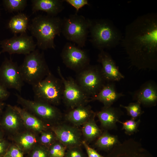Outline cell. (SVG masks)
Instances as JSON below:
<instances>
[{
  "label": "cell",
  "instance_id": "obj_9",
  "mask_svg": "<svg viewBox=\"0 0 157 157\" xmlns=\"http://www.w3.org/2000/svg\"><path fill=\"white\" fill-rule=\"evenodd\" d=\"M57 71L63 85L62 100L67 108L69 109H72L87 105L91 101L90 98L82 90L75 79L71 77H64L59 67H58Z\"/></svg>",
  "mask_w": 157,
  "mask_h": 157
},
{
  "label": "cell",
  "instance_id": "obj_13",
  "mask_svg": "<svg viewBox=\"0 0 157 157\" xmlns=\"http://www.w3.org/2000/svg\"><path fill=\"white\" fill-rule=\"evenodd\" d=\"M57 140L67 148L81 147L83 140L81 130L77 126L59 123L50 127Z\"/></svg>",
  "mask_w": 157,
  "mask_h": 157
},
{
  "label": "cell",
  "instance_id": "obj_10",
  "mask_svg": "<svg viewBox=\"0 0 157 157\" xmlns=\"http://www.w3.org/2000/svg\"><path fill=\"white\" fill-rule=\"evenodd\" d=\"M60 56L64 64L76 73L90 65V59L88 52L71 42L65 44Z\"/></svg>",
  "mask_w": 157,
  "mask_h": 157
},
{
  "label": "cell",
  "instance_id": "obj_36",
  "mask_svg": "<svg viewBox=\"0 0 157 157\" xmlns=\"http://www.w3.org/2000/svg\"><path fill=\"white\" fill-rule=\"evenodd\" d=\"M6 153L12 157H24L21 150L17 146H11L8 149Z\"/></svg>",
  "mask_w": 157,
  "mask_h": 157
},
{
  "label": "cell",
  "instance_id": "obj_11",
  "mask_svg": "<svg viewBox=\"0 0 157 157\" xmlns=\"http://www.w3.org/2000/svg\"><path fill=\"white\" fill-rule=\"evenodd\" d=\"M2 53L7 52L10 55L22 54L26 55L36 49V43L32 36L26 33L19 35L14 34L9 38L5 39L0 42Z\"/></svg>",
  "mask_w": 157,
  "mask_h": 157
},
{
  "label": "cell",
  "instance_id": "obj_43",
  "mask_svg": "<svg viewBox=\"0 0 157 157\" xmlns=\"http://www.w3.org/2000/svg\"><path fill=\"white\" fill-rule=\"evenodd\" d=\"M0 157H3V156Z\"/></svg>",
  "mask_w": 157,
  "mask_h": 157
},
{
  "label": "cell",
  "instance_id": "obj_42",
  "mask_svg": "<svg viewBox=\"0 0 157 157\" xmlns=\"http://www.w3.org/2000/svg\"><path fill=\"white\" fill-rule=\"evenodd\" d=\"M1 51H0V55L1 54Z\"/></svg>",
  "mask_w": 157,
  "mask_h": 157
},
{
  "label": "cell",
  "instance_id": "obj_20",
  "mask_svg": "<svg viewBox=\"0 0 157 157\" xmlns=\"http://www.w3.org/2000/svg\"><path fill=\"white\" fill-rule=\"evenodd\" d=\"M31 1L33 13L42 11L48 15L56 16L64 9L63 0H32Z\"/></svg>",
  "mask_w": 157,
  "mask_h": 157
},
{
  "label": "cell",
  "instance_id": "obj_2",
  "mask_svg": "<svg viewBox=\"0 0 157 157\" xmlns=\"http://www.w3.org/2000/svg\"><path fill=\"white\" fill-rule=\"evenodd\" d=\"M62 23V19L57 16L39 15L32 19L28 29L36 39L39 49H55L54 39L61 33Z\"/></svg>",
  "mask_w": 157,
  "mask_h": 157
},
{
  "label": "cell",
  "instance_id": "obj_26",
  "mask_svg": "<svg viewBox=\"0 0 157 157\" xmlns=\"http://www.w3.org/2000/svg\"><path fill=\"white\" fill-rule=\"evenodd\" d=\"M15 141L17 146L21 150H28L33 147L37 143L35 136L30 132L20 134L16 138Z\"/></svg>",
  "mask_w": 157,
  "mask_h": 157
},
{
  "label": "cell",
  "instance_id": "obj_17",
  "mask_svg": "<svg viewBox=\"0 0 157 157\" xmlns=\"http://www.w3.org/2000/svg\"><path fill=\"white\" fill-rule=\"evenodd\" d=\"M123 114L120 109L112 106H104L100 110L96 112V116L98 118L102 128L108 131L117 129V123Z\"/></svg>",
  "mask_w": 157,
  "mask_h": 157
},
{
  "label": "cell",
  "instance_id": "obj_32",
  "mask_svg": "<svg viewBox=\"0 0 157 157\" xmlns=\"http://www.w3.org/2000/svg\"><path fill=\"white\" fill-rule=\"evenodd\" d=\"M64 157H87L80 148L75 147L67 149Z\"/></svg>",
  "mask_w": 157,
  "mask_h": 157
},
{
  "label": "cell",
  "instance_id": "obj_5",
  "mask_svg": "<svg viewBox=\"0 0 157 157\" xmlns=\"http://www.w3.org/2000/svg\"><path fill=\"white\" fill-rule=\"evenodd\" d=\"M91 19L75 13L62 19L61 33L65 38L78 47L85 46L89 33Z\"/></svg>",
  "mask_w": 157,
  "mask_h": 157
},
{
  "label": "cell",
  "instance_id": "obj_28",
  "mask_svg": "<svg viewBox=\"0 0 157 157\" xmlns=\"http://www.w3.org/2000/svg\"><path fill=\"white\" fill-rule=\"evenodd\" d=\"M141 105L139 102L136 101L131 103L126 106L120 104V106L126 110L127 114L131 117V118L135 120L144 113L142 109Z\"/></svg>",
  "mask_w": 157,
  "mask_h": 157
},
{
  "label": "cell",
  "instance_id": "obj_34",
  "mask_svg": "<svg viewBox=\"0 0 157 157\" xmlns=\"http://www.w3.org/2000/svg\"><path fill=\"white\" fill-rule=\"evenodd\" d=\"M64 1L75 8L76 13L84 6L89 5L87 0H65Z\"/></svg>",
  "mask_w": 157,
  "mask_h": 157
},
{
  "label": "cell",
  "instance_id": "obj_30",
  "mask_svg": "<svg viewBox=\"0 0 157 157\" xmlns=\"http://www.w3.org/2000/svg\"><path fill=\"white\" fill-rule=\"evenodd\" d=\"M49 157H64L67 148L58 140L48 148Z\"/></svg>",
  "mask_w": 157,
  "mask_h": 157
},
{
  "label": "cell",
  "instance_id": "obj_38",
  "mask_svg": "<svg viewBox=\"0 0 157 157\" xmlns=\"http://www.w3.org/2000/svg\"><path fill=\"white\" fill-rule=\"evenodd\" d=\"M8 149V144L3 139L0 140V157L4 156Z\"/></svg>",
  "mask_w": 157,
  "mask_h": 157
},
{
  "label": "cell",
  "instance_id": "obj_23",
  "mask_svg": "<svg viewBox=\"0 0 157 157\" xmlns=\"http://www.w3.org/2000/svg\"><path fill=\"white\" fill-rule=\"evenodd\" d=\"M120 143L117 136L104 131L96 140L94 145L100 150L109 152Z\"/></svg>",
  "mask_w": 157,
  "mask_h": 157
},
{
  "label": "cell",
  "instance_id": "obj_39",
  "mask_svg": "<svg viewBox=\"0 0 157 157\" xmlns=\"http://www.w3.org/2000/svg\"><path fill=\"white\" fill-rule=\"evenodd\" d=\"M5 104L3 102H0V115L2 113L3 109L4 106Z\"/></svg>",
  "mask_w": 157,
  "mask_h": 157
},
{
  "label": "cell",
  "instance_id": "obj_21",
  "mask_svg": "<svg viewBox=\"0 0 157 157\" xmlns=\"http://www.w3.org/2000/svg\"><path fill=\"white\" fill-rule=\"evenodd\" d=\"M13 107L19 114L23 124L28 128L40 133L47 129L46 124L37 117L23 108L16 106Z\"/></svg>",
  "mask_w": 157,
  "mask_h": 157
},
{
  "label": "cell",
  "instance_id": "obj_29",
  "mask_svg": "<svg viewBox=\"0 0 157 157\" xmlns=\"http://www.w3.org/2000/svg\"><path fill=\"white\" fill-rule=\"evenodd\" d=\"M140 122V119L135 121V119L131 118L123 122L119 120L118 122L122 124V129L124 130L125 133L127 135H130L138 131Z\"/></svg>",
  "mask_w": 157,
  "mask_h": 157
},
{
  "label": "cell",
  "instance_id": "obj_18",
  "mask_svg": "<svg viewBox=\"0 0 157 157\" xmlns=\"http://www.w3.org/2000/svg\"><path fill=\"white\" fill-rule=\"evenodd\" d=\"M95 116L96 112L93 111L90 105L87 104L69 109L65 115V118L73 125L77 127L82 126Z\"/></svg>",
  "mask_w": 157,
  "mask_h": 157
},
{
  "label": "cell",
  "instance_id": "obj_12",
  "mask_svg": "<svg viewBox=\"0 0 157 157\" xmlns=\"http://www.w3.org/2000/svg\"><path fill=\"white\" fill-rule=\"evenodd\" d=\"M24 83L17 63L6 58L0 66V83L21 93Z\"/></svg>",
  "mask_w": 157,
  "mask_h": 157
},
{
  "label": "cell",
  "instance_id": "obj_1",
  "mask_svg": "<svg viewBox=\"0 0 157 157\" xmlns=\"http://www.w3.org/2000/svg\"><path fill=\"white\" fill-rule=\"evenodd\" d=\"M122 44L132 65L157 70V15L139 16L126 27Z\"/></svg>",
  "mask_w": 157,
  "mask_h": 157
},
{
  "label": "cell",
  "instance_id": "obj_40",
  "mask_svg": "<svg viewBox=\"0 0 157 157\" xmlns=\"http://www.w3.org/2000/svg\"><path fill=\"white\" fill-rule=\"evenodd\" d=\"M3 157H12L10 155H9L8 154H7V153L6 154L3 156Z\"/></svg>",
  "mask_w": 157,
  "mask_h": 157
},
{
  "label": "cell",
  "instance_id": "obj_15",
  "mask_svg": "<svg viewBox=\"0 0 157 157\" xmlns=\"http://www.w3.org/2000/svg\"><path fill=\"white\" fill-rule=\"evenodd\" d=\"M97 61L101 64L102 74L107 82L119 81L124 78L111 56L104 50L100 51Z\"/></svg>",
  "mask_w": 157,
  "mask_h": 157
},
{
  "label": "cell",
  "instance_id": "obj_22",
  "mask_svg": "<svg viewBox=\"0 0 157 157\" xmlns=\"http://www.w3.org/2000/svg\"><path fill=\"white\" fill-rule=\"evenodd\" d=\"M24 125L18 112L13 106L8 105L3 115L1 126L8 131L16 132Z\"/></svg>",
  "mask_w": 157,
  "mask_h": 157
},
{
  "label": "cell",
  "instance_id": "obj_19",
  "mask_svg": "<svg viewBox=\"0 0 157 157\" xmlns=\"http://www.w3.org/2000/svg\"><path fill=\"white\" fill-rule=\"evenodd\" d=\"M124 96L122 93L117 91L115 82H107L96 95L90 98V100L98 101L102 103L104 106L108 107L112 106L115 102Z\"/></svg>",
  "mask_w": 157,
  "mask_h": 157
},
{
  "label": "cell",
  "instance_id": "obj_14",
  "mask_svg": "<svg viewBox=\"0 0 157 157\" xmlns=\"http://www.w3.org/2000/svg\"><path fill=\"white\" fill-rule=\"evenodd\" d=\"M105 157H154L140 143L130 138L115 146Z\"/></svg>",
  "mask_w": 157,
  "mask_h": 157
},
{
  "label": "cell",
  "instance_id": "obj_31",
  "mask_svg": "<svg viewBox=\"0 0 157 157\" xmlns=\"http://www.w3.org/2000/svg\"><path fill=\"white\" fill-rule=\"evenodd\" d=\"M39 140L41 145L48 148L58 140L53 131L47 129L41 133Z\"/></svg>",
  "mask_w": 157,
  "mask_h": 157
},
{
  "label": "cell",
  "instance_id": "obj_3",
  "mask_svg": "<svg viewBox=\"0 0 157 157\" xmlns=\"http://www.w3.org/2000/svg\"><path fill=\"white\" fill-rule=\"evenodd\" d=\"M89 34V41L100 51L115 47L122 39L121 32L108 19H91Z\"/></svg>",
  "mask_w": 157,
  "mask_h": 157
},
{
  "label": "cell",
  "instance_id": "obj_16",
  "mask_svg": "<svg viewBox=\"0 0 157 157\" xmlns=\"http://www.w3.org/2000/svg\"><path fill=\"white\" fill-rule=\"evenodd\" d=\"M133 99L143 106L150 107L157 103V84L152 80L146 81L132 94Z\"/></svg>",
  "mask_w": 157,
  "mask_h": 157
},
{
  "label": "cell",
  "instance_id": "obj_41",
  "mask_svg": "<svg viewBox=\"0 0 157 157\" xmlns=\"http://www.w3.org/2000/svg\"><path fill=\"white\" fill-rule=\"evenodd\" d=\"M2 139V135L1 132L0 131V140Z\"/></svg>",
  "mask_w": 157,
  "mask_h": 157
},
{
  "label": "cell",
  "instance_id": "obj_37",
  "mask_svg": "<svg viewBox=\"0 0 157 157\" xmlns=\"http://www.w3.org/2000/svg\"><path fill=\"white\" fill-rule=\"evenodd\" d=\"M10 95L7 89L0 83V102L7 99Z\"/></svg>",
  "mask_w": 157,
  "mask_h": 157
},
{
  "label": "cell",
  "instance_id": "obj_27",
  "mask_svg": "<svg viewBox=\"0 0 157 157\" xmlns=\"http://www.w3.org/2000/svg\"><path fill=\"white\" fill-rule=\"evenodd\" d=\"M3 4L5 8L10 12H18L23 10L27 3L26 0H3Z\"/></svg>",
  "mask_w": 157,
  "mask_h": 157
},
{
  "label": "cell",
  "instance_id": "obj_8",
  "mask_svg": "<svg viewBox=\"0 0 157 157\" xmlns=\"http://www.w3.org/2000/svg\"><path fill=\"white\" fill-rule=\"evenodd\" d=\"M75 80L90 98L96 95L107 82L102 74L100 65L90 64L77 72Z\"/></svg>",
  "mask_w": 157,
  "mask_h": 157
},
{
  "label": "cell",
  "instance_id": "obj_25",
  "mask_svg": "<svg viewBox=\"0 0 157 157\" xmlns=\"http://www.w3.org/2000/svg\"><path fill=\"white\" fill-rule=\"evenodd\" d=\"M28 21L26 15L19 13L11 18L8 23V28L14 35L26 33L28 29Z\"/></svg>",
  "mask_w": 157,
  "mask_h": 157
},
{
  "label": "cell",
  "instance_id": "obj_6",
  "mask_svg": "<svg viewBox=\"0 0 157 157\" xmlns=\"http://www.w3.org/2000/svg\"><path fill=\"white\" fill-rule=\"evenodd\" d=\"M32 86L34 100L54 106L60 104L62 100L63 84L60 78L56 77L51 72Z\"/></svg>",
  "mask_w": 157,
  "mask_h": 157
},
{
  "label": "cell",
  "instance_id": "obj_24",
  "mask_svg": "<svg viewBox=\"0 0 157 157\" xmlns=\"http://www.w3.org/2000/svg\"><path fill=\"white\" fill-rule=\"evenodd\" d=\"M94 118L90 119L82 125L81 131L83 140L87 143L96 140L102 133Z\"/></svg>",
  "mask_w": 157,
  "mask_h": 157
},
{
  "label": "cell",
  "instance_id": "obj_4",
  "mask_svg": "<svg viewBox=\"0 0 157 157\" xmlns=\"http://www.w3.org/2000/svg\"><path fill=\"white\" fill-rule=\"evenodd\" d=\"M19 68L24 82L32 86L41 81L51 72L43 52H41L38 49L25 55Z\"/></svg>",
  "mask_w": 157,
  "mask_h": 157
},
{
  "label": "cell",
  "instance_id": "obj_35",
  "mask_svg": "<svg viewBox=\"0 0 157 157\" xmlns=\"http://www.w3.org/2000/svg\"><path fill=\"white\" fill-rule=\"evenodd\" d=\"M82 145L84 147L88 157H104L99 154L95 149L90 147L85 141L83 140Z\"/></svg>",
  "mask_w": 157,
  "mask_h": 157
},
{
  "label": "cell",
  "instance_id": "obj_7",
  "mask_svg": "<svg viewBox=\"0 0 157 157\" xmlns=\"http://www.w3.org/2000/svg\"><path fill=\"white\" fill-rule=\"evenodd\" d=\"M15 95L17 102L23 108L45 124H53V126L57 124L62 118V113L55 106L44 102L27 99L18 93Z\"/></svg>",
  "mask_w": 157,
  "mask_h": 157
},
{
  "label": "cell",
  "instance_id": "obj_33",
  "mask_svg": "<svg viewBox=\"0 0 157 157\" xmlns=\"http://www.w3.org/2000/svg\"><path fill=\"white\" fill-rule=\"evenodd\" d=\"M31 157H49L48 148L42 145L37 146L33 150Z\"/></svg>",
  "mask_w": 157,
  "mask_h": 157
}]
</instances>
